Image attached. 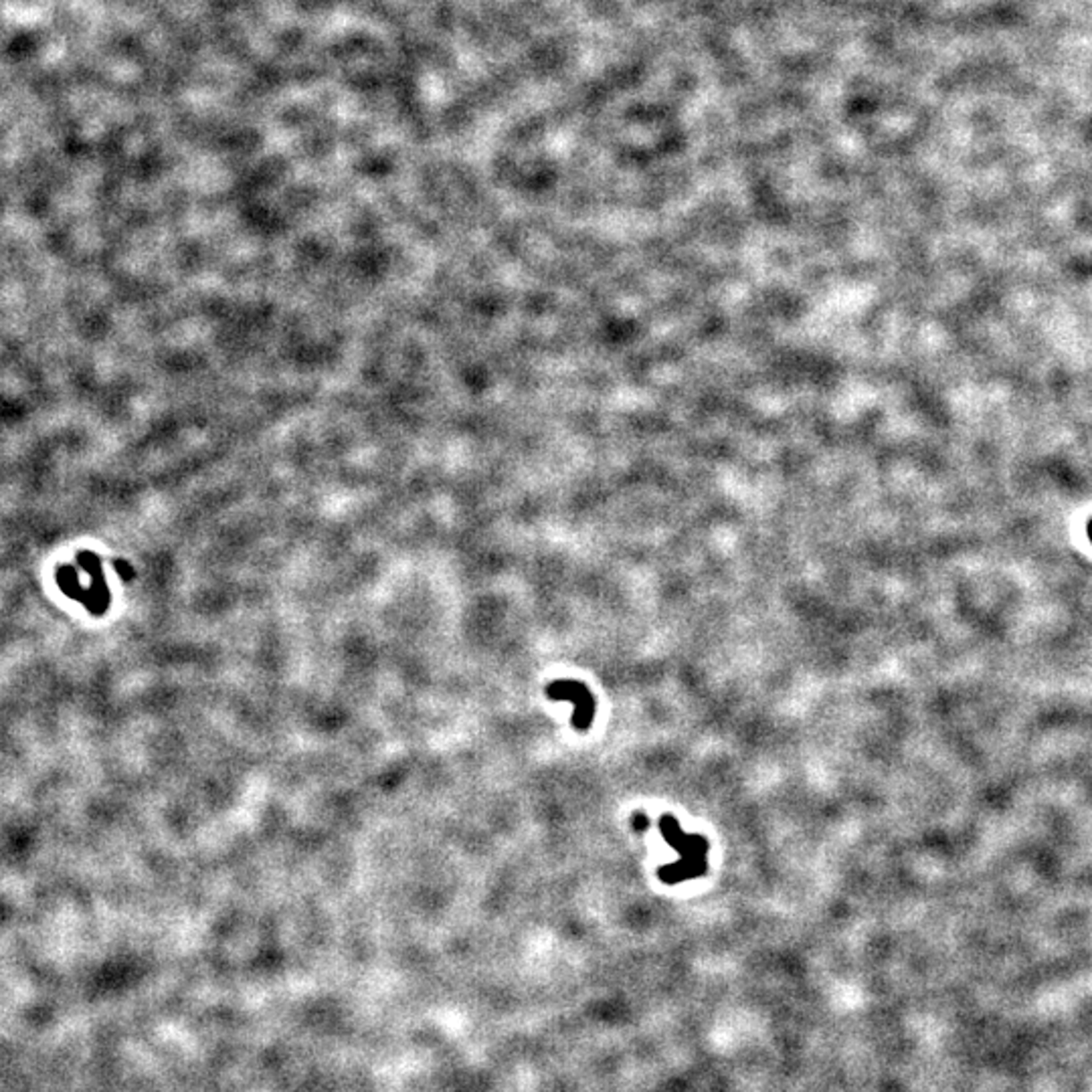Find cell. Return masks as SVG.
<instances>
[{"label": "cell", "mask_w": 1092, "mask_h": 1092, "mask_svg": "<svg viewBox=\"0 0 1092 1092\" xmlns=\"http://www.w3.org/2000/svg\"><path fill=\"white\" fill-rule=\"evenodd\" d=\"M77 563H80V567L89 572L91 577H94V585L91 588H83L80 585V580H77V572L69 567V564H63L57 571V585L61 587V591H63L67 597H72L73 601L83 603L85 607H88L91 614H104V611L110 607V591H107V587L104 583V572H102V563H99L97 556L94 553L85 551L77 554Z\"/></svg>", "instance_id": "obj_1"}, {"label": "cell", "mask_w": 1092, "mask_h": 1092, "mask_svg": "<svg viewBox=\"0 0 1092 1092\" xmlns=\"http://www.w3.org/2000/svg\"><path fill=\"white\" fill-rule=\"evenodd\" d=\"M546 692L554 700H571L572 704H575L577 715L572 716V724H575L579 731H585V728L593 723L595 700H593L591 692H588L587 688L580 684V681H572V680L554 681V684L546 688Z\"/></svg>", "instance_id": "obj_2"}, {"label": "cell", "mask_w": 1092, "mask_h": 1092, "mask_svg": "<svg viewBox=\"0 0 1092 1092\" xmlns=\"http://www.w3.org/2000/svg\"><path fill=\"white\" fill-rule=\"evenodd\" d=\"M115 571H118L120 575H122L123 579H126V580L134 579V571L130 569V564H128V563H123V561H115Z\"/></svg>", "instance_id": "obj_3"}]
</instances>
